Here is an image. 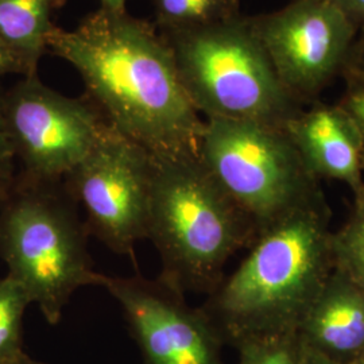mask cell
Returning <instances> with one entry per match:
<instances>
[{"label":"cell","mask_w":364,"mask_h":364,"mask_svg":"<svg viewBox=\"0 0 364 364\" xmlns=\"http://www.w3.org/2000/svg\"><path fill=\"white\" fill-rule=\"evenodd\" d=\"M46 50L82 78L107 123L156 159L198 156L200 117L156 27L100 7L72 30L53 26Z\"/></svg>","instance_id":"obj_1"},{"label":"cell","mask_w":364,"mask_h":364,"mask_svg":"<svg viewBox=\"0 0 364 364\" xmlns=\"http://www.w3.org/2000/svg\"><path fill=\"white\" fill-rule=\"evenodd\" d=\"M328 205L304 209L262 231L234 273L201 306L224 344L297 332L333 272Z\"/></svg>","instance_id":"obj_2"},{"label":"cell","mask_w":364,"mask_h":364,"mask_svg":"<svg viewBox=\"0 0 364 364\" xmlns=\"http://www.w3.org/2000/svg\"><path fill=\"white\" fill-rule=\"evenodd\" d=\"M255 237L252 224L198 156L154 158L147 239L161 257V281L182 294H210L227 262Z\"/></svg>","instance_id":"obj_3"},{"label":"cell","mask_w":364,"mask_h":364,"mask_svg":"<svg viewBox=\"0 0 364 364\" xmlns=\"http://www.w3.org/2000/svg\"><path fill=\"white\" fill-rule=\"evenodd\" d=\"M61 182L15 177L0 200V258L45 320L55 326L78 289L100 285L87 246L88 228Z\"/></svg>","instance_id":"obj_4"},{"label":"cell","mask_w":364,"mask_h":364,"mask_svg":"<svg viewBox=\"0 0 364 364\" xmlns=\"http://www.w3.org/2000/svg\"><path fill=\"white\" fill-rule=\"evenodd\" d=\"M161 36L173 53L183 90L205 120L285 129L304 109L279 81L250 16L240 14L212 26Z\"/></svg>","instance_id":"obj_5"},{"label":"cell","mask_w":364,"mask_h":364,"mask_svg":"<svg viewBox=\"0 0 364 364\" xmlns=\"http://www.w3.org/2000/svg\"><path fill=\"white\" fill-rule=\"evenodd\" d=\"M198 158L257 236L304 209L326 203L318 180L285 129L207 119Z\"/></svg>","instance_id":"obj_6"},{"label":"cell","mask_w":364,"mask_h":364,"mask_svg":"<svg viewBox=\"0 0 364 364\" xmlns=\"http://www.w3.org/2000/svg\"><path fill=\"white\" fill-rule=\"evenodd\" d=\"M4 111L21 178L61 182L96 147L111 126L85 96L68 97L37 75L4 93Z\"/></svg>","instance_id":"obj_7"},{"label":"cell","mask_w":364,"mask_h":364,"mask_svg":"<svg viewBox=\"0 0 364 364\" xmlns=\"http://www.w3.org/2000/svg\"><path fill=\"white\" fill-rule=\"evenodd\" d=\"M154 156L112 127L65 178L85 225L111 251L134 258L147 239Z\"/></svg>","instance_id":"obj_8"},{"label":"cell","mask_w":364,"mask_h":364,"mask_svg":"<svg viewBox=\"0 0 364 364\" xmlns=\"http://www.w3.org/2000/svg\"><path fill=\"white\" fill-rule=\"evenodd\" d=\"M250 22L279 81L304 105L341 75L359 31L332 0H291Z\"/></svg>","instance_id":"obj_9"},{"label":"cell","mask_w":364,"mask_h":364,"mask_svg":"<svg viewBox=\"0 0 364 364\" xmlns=\"http://www.w3.org/2000/svg\"><path fill=\"white\" fill-rule=\"evenodd\" d=\"M99 287L120 305L144 364H225L224 343L205 313L159 278L103 274Z\"/></svg>","instance_id":"obj_10"},{"label":"cell","mask_w":364,"mask_h":364,"mask_svg":"<svg viewBox=\"0 0 364 364\" xmlns=\"http://www.w3.org/2000/svg\"><path fill=\"white\" fill-rule=\"evenodd\" d=\"M285 131L318 181L343 182L350 188L353 200L363 198V138L341 107L317 102L289 120Z\"/></svg>","instance_id":"obj_11"},{"label":"cell","mask_w":364,"mask_h":364,"mask_svg":"<svg viewBox=\"0 0 364 364\" xmlns=\"http://www.w3.org/2000/svg\"><path fill=\"white\" fill-rule=\"evenodd\" d=\"M297 333L313 351L338 362H356L364 350V287L333 269Z\"/></svg>","instance_id":"obj_12"},{"label":"cell","mask_w":364,"mask_h":364,"mask_svg":"<svg viewBox=\"0 0 364 364\" xmlns=\"http://www.w3.org/2000/svg\"><path fill=\"white\" fill-rule=\"evenodd\" d=\"M65 0H0V39L38 65L46 52L52 14Z\"/></svg>","instance_id":"obj_13"},{"label":"cell","mask_w":364,"mask_h":364,"mask_svg":"<svg viewBox=\"0 0 364 364\" xmlns=\"http://www.w3.org/2000/svg\"><path fill=\"white\" fill-rule=\"evenodd\" d=\"M161 34L195 30L240 15V0H150Z\"/></svg>","instance_id":"obj_14"},{"label":"cell","mask_w":364,"mask_h":364,"mask_svg":"<svg viewBox=\"0 0 364 364\" xmlns=\"http://www.w3.org/2000/svg\"><path fill=\"white\" fill-rule=\"evenodd\" d=\"M31 301L10 275L0 278V364H19L23 350V316Z\"/></svg>","instance_id":"obj_15"},{"label":"cell","mask_w":364,"mask_h":364,"mask_svg":"<svg viewBox=\"0 0 364 364\" xmlns=\"http://www.w3.org/2000/svg\"><path fill=\"white\" fill-rule=\"evenodd\" d=\"M331 250L335 269L364 287V197L353 200L348 220L332 231Z\"/></svg>","instance_id":"obj_16"},{"label":"cell","mask_w":364,"mask_h":364,"mask_svg":"<svg viewBox=\"0 0 364 364\" xmlns=\"http://www.w3.org/2000/svg\"><path fill=\"white\" fill-rule=\"evenodd\" d=\"M237 364H299L301 340L297 332L250 338L235 347Z\"/></svg>","instance_id":"obj_17"},{"label":"cell","mask_w":364,"mask_h":364,"mask_svg":"<svg viewBox=\"0 0 364 364\" xmlns=\"http://www.w3.org/2000/svg\"><path fill=\"white\" fill-rule=\"evenodd\" d=\"M4 93L0 87V200L11 189L16 177V158L6 119Z\"/></svg>","instance_id":"obj_18"},{"label":"cell","mask_w":364,"mask_h":364,"mask_svg":"<svg viewBox=\"0 0 364 364\" xmlns=\"http://www.w3.org/2000/svg\"><path fill=\"white\" fill-rule=\"evenodd\" d=\"M340 77L344 78L347 87L364 85V26L356 34Z\"/></svg>","instance_id":"obj_19"},{"label":"cell","mask_w":364,"mask_h":364,"mask_svg":"<svg viewBox=\"0 0 364 364\" xmlns=\"http://www.w3.org/2000/svg\"><path fill=\"white\" fill-rule=\"evenodd\" d=\"M38 73V65L25 55L14 50L0 39V78L9 75H22L23 77Z\"/></svg>","instance_id":"obj_20"},{"label":"cell","mask_w":364,"mask_h":364,"mask_svg":"<svg viewBox=\"0 0 364 364\" xmlns=\"http://www.w3.org/2000/svg\"><path fill=\"white\" fill-rule=\"evenodd\" d=\"M338 105L355 122L362 134L364 142V85L347 87L341 99L338 100Z\"/></svg>","instance_id":"obj_21"},{"label":"cell","mask_w":364,"mask_h":364,"mask_svg":"<svg viewBox=\"0 0 364 364\" xmlns=\"http://www.w3.org/2000/svg\"><path fill=\"white\" fill-rule=\"evenodd\" d=\"M358 28L364 26V0H332Z\"/></svg>","instance_id":"obj_22"},{"label":"cell","mask_w":364,"mask_h":364,"mask_svg":"<svg viewBox=\"0 0 364 364\" xmlns=\"http://www.w3.org/2000/svg\"><path fill=\"white\" fill-rule=\"evenodd\" d=\"M299 364H359L358 362H338L329 359L318 352L313 351L301 343V355Z\"/></svg>","instance_id":"obj_23"},{"label":"cell","mask_w":364,"mask_h":364,"mask_svg":"<svg viewBox=\"0 0 364 364\" xmlns=\"http://www.w3.org/2000/svg\"><path fill=\"white\" fill-rule=\"evenodd\" d=\"M100 1V7H103L105 10L114 11V13H126V4L127 0H99Z\"/></svg>","instance_id":"obj_24"},{"label":"cell","mask_w":364,"mask_h":364,"mask_svg":"<svg viewBox=\"0 0 364 364\" xmlns=\"http://www.w3.org/2000/svg\"><path fill=\"white\" fill-rule=\"evenodd\" d=\"M19 364H46L42 363V362H38V360H34V359H31L30 356H27L26 359L23 360V362H21Z\"/></svg>","instance_id":"obj_25"},{"label":"cell","mask_w":364,"mask_h":364,"mask_svg":"<svg viewBox=\"0 0 364 364\" xmlns=\"http://www.w3.org/2000/svg\"><path fill=\"white\" fill-rule=\"evenodd\" d=\"M356 362L359 364H364V350L362 351V353H360V356H359V359H358Z\"/></svg>","instance_id":"obj_26"}]
</instances>
